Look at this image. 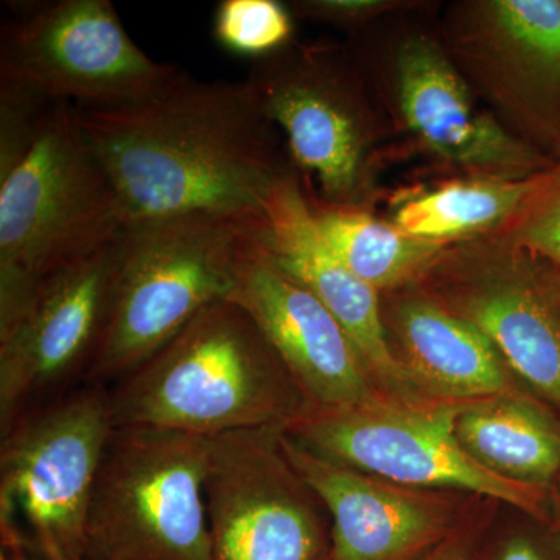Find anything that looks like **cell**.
Listing matches in <instances>:
<instances>
[{"mask_svg": "<svg viewBox=\"0 0 560 560\" xmlns=\"http://www.w3.org/2000/svg\"><path fill=\"white\" fill-rule=\"evenodd\" d=\"M77 113L127 224L180 215L265 219L272 191L294 171L282 132L246 80L201 81L180 69L143 101Z\"/></svg>", "mask_w": 560, "mask_h": 560, "instance_id": "cell-1", "label": "cell"}, {"mask_svg": "<svg viewBox=\"0 0 560 560\" xmlns=\"http://www.w3.org/2000/svg\"><path fill=\"white\" fill-rule=\"evenodd\" d=\"M108 390L116 427L202 438L283 430L307 407L256 320L231 300L213 302Z\"/></svg>", "mask_w": 560, "mask_h": 560, "instance_id": "cell-2", "label": "cell"}, {"mask_svg": "<svg viewBox=\"0 0 560 560\" xmlns=\"http://www.w3.org/2000/svg\"><path fill=\"white\" fill-rule=\"evenodd\" d=\"M125 226L77 106L47 103L27 143L0 156V327L44 279L116 242Z\"/></svg>", "mask_w": 560, "mask_h": 560, "instance_id": "cell-3", "label": "cell"}, {"mask_svg": "<svg viewBox=\"0 0 560 560\" xmlns=\"http://www.w3.org/2000/svg\"><path fill=\"white\" fill-rule=\"evenodd\" d=\"M264 224L224 215L127 224L105 330L83 383L119 381L213 302L231 300Z\"/></svg>", "mask_w": 560, "mask_h": 560, "instance_id": "cell-4", "label": "cell"}, {"mask_svg": "<svg viewBox=\"0 0 560 560\" xmlns=\"http://www.w3.org/2000/svg\"><path fill=\"white\" fill-rule=\"evenodd\" d=\"M114 430L108 386L81 383L3 431L2 552L86 560L92 495Z\"/></svg>", "mask_w": 560, "mask_h": 560, "instance_id": "cell-5", "label": "cell"}, {"mask_svg": "<svg viewBox=\"0 0 560 560\" xmlns=\"http://www.w3.org/2000/svg\"><path fill=\"white\" fill-rule=\"evenodd\" d=\"M246 81L282 132L313 197L324 205L366 208L381 121L353 51L335 44L291 43L254 62Z\"/></svg>", "mask_w": 560, "mask_h": 560, "instance_id": "cell-6", "label": "cell"}, {"mask_svg": "<svg viewBox=\"0 0 560 560\" xmlns=\"http://www.w3.org/2000/svg\"><path fill=\"white\" fill-rule=\"evenodd\" d=\"M210 438L116 427L86 529V560H212Z\"/></svg>", "mask_w": 560, "mask_h": 560, "instance_id": "cell-7", "label": "cell"}, {"mask_svg": "<svg viewBox=\"0 0 560 560\" xmlns=\"http://www.w3.org/2000/svg\"><path fill=\"white\" fill-rule=\"evenodd\" d=\"M459 407L383 393L352 407H305L282 431L338 466L407 488L467 490L511 504L550 528V490L504 480L471 459L456 438Z\"/></svg>", "mask_w": 560, "mask_h": 560, "instance_id": "cell-8", "label": "cell"}, {"mask_svg": "<svg viewBox=\"0 0 560 560\" xmlns=\"http://www.w3.org/2000/svg\"><path fill=\"white\" fill-rule=\"evenodd\" d=\"M0 25V88L46 102L120 106L143 101L180 68L130 38L109 0L10 2Z\"/></svg>", "mask_w": 560, "mask_h": 560, "instance_id": "cell-9", "label": "cell"}, {"mask_svg": "<svg viewBox=\"0 0 560 560\" xmlns=\"http://www.w3.org/2000/svg\"><path fill=\"white\" fill-rule=\"evenodd\" d=\"M442 46L515 138L551 158L560 140V0H466Z\"/></svg>", "mask_w": 560, "mask_h": 560, "instance_id": "cell-10", "label": "cell"}, {"mask_svg": "<svg viewBox=\"0 0 560 560\" xmlns=\"http://www.w3.org/2000/svg\"><path fill=\"white\" fill-rule=\"evenodd\" d=\"M418 287L478 327L530 396L560 411V305L545 261L486 235L447 246Z\"/></svg>", "mask_w": 560, "mask_h": 560, "instance_id": "cell-11", "label": "cell"}, {"mask_svg": "<svg viewBox=\"0 0 560 560\" xmlns=\"http://www.w3.org/2000/svg\"><path fill=\"white\" fill-rule=\"evenodd\" d=\"M280 431L210 438L212 560H327L323 503L287 459Z\"/></svg>", "mask_w": 560, "mask_h": 560, "instance_id": "cell-12", "label": "cell"}, {"mask_svg": "<svg viewBox=\"0 0 560 560\" xmlns=\"http://www.w3.org/2000/svg\"><path fill=\"white\" fill-rule=\"evenodd\" d=\"M119 241L54 272L0 327V430L86 377L108 318Z\"/></svg>", "mask_w": 560, "mask_h": 560, "instance_id": "cell-13", "label": "cell"}, {"mask_svg": "<svg viewBox=\"0 0 560 560\" xmlns=\"http://www.w3.org/2000/svg\"><path fill=\"white\" fill-rule=\"evenodd\" d=\"M401 124L423 150L471 176L525 180L555 167L550 156L511 135L488 108L440 40L412 33L390 61Z\"/></svg>", "mask_w": 560, "mask_h": 560, "instance_id": "cell-14", "label": "cell"}, {"mask_svg": "<svg viewBox=\"0 0 560 560\" xmlns=\"http://www.w3.org/2000/svg\"><path fill=\"white\" fill-rule=\"evenodd\" d=\"M231 301L256 320L307 407H352L383 394L340 323L276 267L261 234L243 260Z\"/></svg>", "mask_w": 560, "mask_h": 560, "instance_id": "cell-15", "label": "cell"}, {"mask_svg": "<svg viewBox=\"0 0 560 560\" xmlns=\"http://www.w3.org/2000/svg\"><path fill=\"white\" fill-rule=\"evenodd\" d=\"M261 246L280 271L311 291L340 323L382 393L429 399L390 346L381 293L353 275L320 237L296 168L280 180L265 206Z\"/></svg>", "mask_w": 560, "mask_h": 560, "instance_id": "cell-16", "label": "cell"}, {"mask_svg": "<svg viewBox=\"0 0 560 560\" xmlns=\"http://www.w3.org/2000/svg\"><path fill=\"white\" fill-rule=\"evenodd\" d=\"M280 442L329 514L327 560H419L455 533V508L444 497L338 466L283 431Z\"/></svg>", "mask_w": 560, "mask_h": 560, "instance_id": "cell-17", "label": "cell"}, {"mask_svg": "<svg viewBox=\"0 0 560 560\" xmlns=\"http://www.w3.org/2000/svg\"><path fill=\"white\" fill-rule=\"evenodd\" d=\"M407 290L389 302L383 318L397 359L423 396L463 404L523 393L478 327L425 291Z\"/></svg>", "mask_w": 560, "mask_h": 560, "instance_id": "cell-18", "label": "cell"}, {"mask_svg": "<svg viewBox=\"0 0 560 560\" xmlns=\"http://www.w3.org/2000/svg\"><path fill=\"white\" fill-rule=\"evenodd\" d=\"M456 438L471 459L504 480L551 489L560 471V416L526 393L464 401Z\"/></svg>", "mask_w": 560, "mask_h": 560, "instance_id": "cell-19", "label": "cell"}, {"mask_svg": "<svg viewBox=\"0 0 560 560\" xmlns=\"http://www.w3.org/2000/svg\"><path fill=\"white\" fill-rule=\"evenodd\" d=\"M304 187L323 241L353 275L381 294L418 287L447 248L412 237L366 208L324 205Z\"/></svg>", "mask_w": 560, "mask_h": 560, "instance_id": "cell-20", "label": "cell"}, {"mask_svg": "<svg viewBox=\"0 0 560 560\" xmlns=\"http://www.w3.org/2000/svg\"><path fill=\"white\" fill-rule=\"evenodd\" d=\"M537 176L511 180L467 175L447 180L401 200L390 221L412 237L442 246L486 237L517 212Z\"/></svg>", "mask_w": 560, "mask_h": 560, "instance_id": "cell-21", "label": "cell"}, {"mask_svg": "<svg viewBox=\"0 0 560 560\" xmlns=\"http://www.w3.org/2000/svg\"><path fill=\"white\" fill-rule=\"evenodd\" d=\"M212 33L221 49L256 62L293 43L294 16L276 0H221Z\"/></svg>", "mask_w": 560, "mask_h": 560, "instance_id": "cell-22", "label": "cell"}, {"mask_svg": "<svg viewBox=\"0 0 560 560\" xmlns=\"http://www.w3.org/2000/svg\"><path fill=\"white\" fill-rule=\"evenodd\" d=\"M493 237L560 268V167L540 173L528 197Z\"/></svg>", "mask_w": 560, "mask_h": 560, "instance_id": "cell-23", "label": "cell"}, {"mask_svg": "<svg viewBox=\"0 0 560 560\" xmlns=\"http://www.w3.org/2000/svg\"><path fill=\"white\" fill-rule=\"evenodd\" d=\"M396 0H298L290 11L298 20L324 22L346 31H360L383 14L404 9Z\"/></svg>", "mask_w": 560, "mask_h": 560, "instance_id": "cell-24", "label": "cell"}, {"mask_svg": "<svg viewBox=\"0 0 560 560\" xmlns=\"http://www.w3.org/2000/svg\"><path fill=\"white\" fill-rule=\"evenodd\" d=\"M488 560H560V544L551 530L550 536L512 534L497 545Z\"/></svg>", "mask_w": 560, "mask_h": 560, "instance_id": "cell-25", "label": "cell"}, {"mask_svg": "<svg viewBox=\"0 0 560 560\" xmlns=\"http://www.w3.org/2000/svg\"><path fill=\"white\" fill-rule=\"evenodd\" d=\"M471 537L467 530H455L429 555L419 560H471Z\"/></svg>", "mask_w": 560, "mask_h": 560, "instance_id": "cell-26", "label": "cell"}, {"mask_svg": "<svg viewBox=\"0 0 560 560\" xmlns=\"http://www.w3.org/2000/svg\"><path fill=\"white\" fill-rule=\"evenodd\" d=\"M560 544V471L550 489V528Z\"/></svg>", "mask_w": 560, "mask_h": 560, "instance_id": "cell-27", "label": "cell"}, {"mask_svg": "<svg viewBox=\"0 0 560 560\" xmlns=\"http://www.w3.org/2000/svg\"><path fill=\"white\" fill-rule=\"evenodd\" d=\"M547 265V282L548 287H550L552 296L558 301L560 305V268L551 267V265Z\"/></svg>", "mask_w": 560, "mask_h": 560, "instance_id": "cell-28", "label": "cell"}, {"mask_svg": "<svg viewBox=\"0 0 560 560\" xmlns=\"http://www.w3.org/2000/svg\"><path fill=\"white\" fill-rule=\"evenodd\" d=\"M551 160L555 162V165H559L560 167V140L558 145H556V149L552 150Z\"/></svg>", "mask_w": 560, "mask_h": 560, "instance_id": "cell-29", "label": "cell"}, {"mask_svg": "<svg viewBox=\"0 0 560 560\" xmlns=\"http://www.w3.org/2000/svg\"><path fill=\"white\" fill-rule=\"evenodd\" d=\"M0 560H32V559L28 558V556H7V555H3V552H2V556H0Z\"/></svg>", "mask_w": 560, "mask_h": 560, "instance_id": "cell-30", "label": "cell"}]
</instances>
